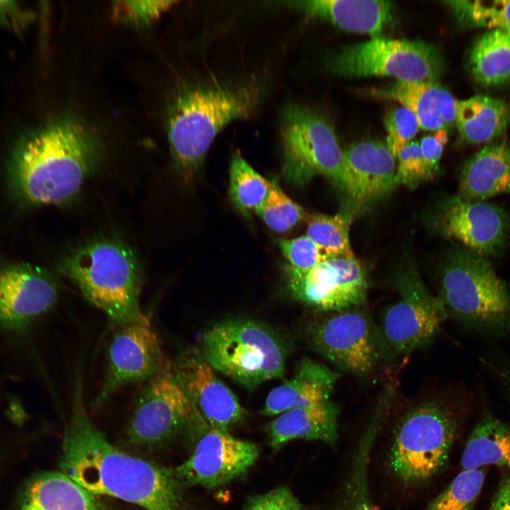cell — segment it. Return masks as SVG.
Masks as SVG:
<instances>
[{"mask_svg":"<svg viewBox=\"0 0 510 510\" xmlns=\"http://www.w3.org/2000/svg\"><path fill=\"white\" fill-rule=\"evenodd\" d=\"M80 375L63 444L62 472L90 492L113 497L145 510H183L174 470L130 455L91 422Z\"/></svg>","mask_w":510,"mask_h":510,"instance_id":"cell-1","label":"cell"},{"mask_svg":"<svg viewBox=\"0 0 510 510\" xmlns=\"http://www.w3.org/2000/svg\"><path fill=\"white\" fill-rule=\"evenodd\" d=\"M92 159L91 140L72 120L52 123L26 137L13 159L18 186L31 203H62L80 188Z\"/></svg>","mask_w":510,"mask_h":510,"instance_id":"cell-2","label":"cell"},{"mask_svg":"<svg viewBox=\"0 0 510 510\" xmlns=\"http://www.w3.org/2000/svg\"><path fill=\"white\" fill-rule=\"evenodd\" d=\"M258 101L255 86L217 81L178 95L169 114L168 138L184 181H190L198 173L218 133L230 123L249 117Z\"/></svg>","mask_w":510,"mask_h":510,"instance_id":"cell-3","label":"cell"},{"mask_svg":"<svg viewBox=\"0 0 510 510\" xmlns=\"http://www.w3.org/2000/svg\"><path fill=\"white\" fill-rule=\"evenodd\" d=\"M198 351L215 370L248 389L282 378L288 353L275 332L242 317L211 326L202 335Z\"/></svg>","mask_w":510,"mask_h":510,"instance_id":"cell-4","label":"cell"},{"mask_svg":"<svg viewBox=\"0 0 510 510\" xmlns=\"http://www.w3.org/2000/svg\"><path fill=\"white\" fill-rule=\"evenodd\" d=\"M63 268L85 298L118 326L142 314L136 261L122 244L101 240L87 244L69 256Z\"/></svg>","mask_w":510,"mask_h":510,"instance_id":"cell-5","label":"cell"},{"mask_svg":"<svg viewBox=\"0 0 510 510\" xmlns=\"http://www.w3.org/2000/svg\"><path fill=\"white\" fill-rule=\"evenodd\" d=\"M448 316L465 324L499 329L510 324V293L486 257L470 250L452 253L440 278Z\"/></svg>","mask_w":510,"mask_h":510,"instance_id":"cell-6","label":"cell"},{"mask_svg":"<svg viewBox=\"0 0 510 510\" xmlns=\"http://www.w3.org/2000/svg\"><path fill=\"white\" fill-rule=\"evenodd\" d=\"M457 433L450 408L439 400H429L407 411L393 434L389 461L404 482H424L445 466Z\"/></svg>","mask_w":510,"mask_h":510,"instance_id":"cell-7","label":"cell"},{"mask_svg":"<svg viewBox=\"0 0 510 510\" xmlns=\"http://www.w3.org/2000/svg\"><path fill=\"white\" fill-rule=\"evenodd\" d=\"M325 64L341 77L392 76L402 81H436L443 68L433 45L380 36L329 52Z\"/></svg>","mask_w":510,"mask_h":510,"instance_id":"cell-8","label":"cell"},{"mask_svg":"<svg viewBox=\"0 0 510 510\" xmlns=\"http://www.w3.org/2000/svg\"><path fill=\"white\" fill-rule=\"evenodd\" d=\"M280 133L288 181L303 186L319 174L339 186L343 150L324 118L307 107L290 104L283 113Z\"/></svg>","mask_w":510,"mask_h":510,"instance_id":"cell-9","label":"cell"},{"mask_svg":"<svg viewBox=\"0 0 510 510\" xmlns=\"http://www.w3.org/2000/svg\"><path fill=\"white\" fill-rule=\"evenodd\" d=\"M205 421L191 404L175 370L165 362L142 390L127 429L130 442L152 446L163 443L187 426Z\"/></svg>","mask_w":510,"mask_h":510,"instance_id":"cell-10","label":"cell"},{"mask_svg":"<svg viewBox=\"0 0 510 510\" xmlns=\"http://www.w3.org/2000/svg\"><path fill=\"white\" fill-rule=\"evenodd\" d=\"M317 351L339 369L365 376L375 370L387 345L368 313L359 307L334 312L311 329Z\"/></svg>","mask_w":510,"mask_h":510,"instance_id":"cell-11","label":"cell"},{"mask_svg":"<svg viewBox=\"0 0 510 510\" xmlns=\"http://www.w3.org/2000/svg\"><path fill=\"white\" fill-rule=\"evenodd\" d=\"M395 283L400 298L384 312L380 330L392 351L407 355L434 339L448 314L413 267L401 271Z\"/></svg>","mask_w":510,"mask_h":510,"instance_id":"cell-12","label":"cell"},{"mask_svg":"<svg viewBox=\"0 0 510 510\" xmlns=\"http://www.w3.org/2000/svg\"><path fill=\"white\" fill-rule=\"evenodd\" d=\"M118 327L109 343L107 372L93 408L103 404L125 385L149 380L166 362L147 314Z\"/></svg>","mask_w":510,"mask_h":510,"instance_id":"cell-13","label":"cell"},{"mask_svg":"<svg viewBox=\"0 0 510 510\" xmlns=\"http://www.w3.org/2000/svg\"><path fill=\"white\" fill-rule=\"evenodd\" d=\"M285 272L293 298L316 310L339 312L366 302L368 283L355 256L329 258L306 272L286 266Z\"/></svg>","mask_w":510,"mask_h":510,"instance_id":"cell-14","label":"cell"},{"mask_svg":"<svg viewBox=\"0 0 510 510\" xmlns=\"http://www.w3.org/2000/svg\"><path fill=\"white\" fill-rule=\"evenodd\" d=\"M259 455L256 443L208 427L191 455L174 472L181 487L216 488L244 474Z\"/></svg>","mask_w":510,"mask_h":510,"instance_id":"cell-15","label":"cell"},{"mask_svg":"<svg viewBox=\"0 0 510 510\" xmlns=\"http://www.w3.org/2000/svg\"><path fill=\"white\" fill-rule=\"evenodd\" d=\"M443 234L468 250L486 257L499 253L506 244L510 222L501 207L459 196L448 198L438 216Z\"/></svg>","mask_w":510,"mask_h":510,"instance_id":"cell-16","label":"cell"},{"mask_svg":"<svg viewBox=\"0 0 510 510\" xmlns=\"http://www.w3.org/2000/svg\"><path fill=\"white\" fill-rule=\"evenodd\" d=\"M174 368L191 404L210 429L229 432L244 418L245 410L235 395L198 349L183 353Z\"/></svg>","mask_w":510,"mask_h":510,"instance_id":"cell-17","label":"cell"},{"mask_svg":"<svg viewBox=\"0 0 510 510\" xmlns=\"http://www.w3.org/2000/svg\"><path fill=\"white\" fill-rule=\"evenodd\" d=\"M395 157L387 143L361 141L343 151L339 186L350 208H361L391 191L395 186Z\"/></svg>","mask_w":510,"mask_h":510,"instance_id":"cell-18","label":"cell"},{"mask_svg":"<svg viewBox=\"0 0 510 510\" xmlns=\"http://www.w3.org/2000/svg\"><path fill=\"white\" fill-rule=\"evenodd\" d=\"M54 280L40 269L29 266L0 270V323L18 329L49 310L56 302Z\"/></svg>","mask_w":510,"mask_h":510,"instance_id":"cell-19","label":"cell"},{"mask_svg":"<svg viewBox=\"0 0 510 510\" xmlns=\"http://www.w3.org/2000/svg\"><path fill=\"white\" fill-rule=\"evenodd\" d=\"M371 95L400 102L415 115L423 130L448 131L455 123L457 100L436 81H397L373 89Z\"/></svg>","mask_w":510,"mask_h":510,"instance_id":"cell-20","label":"cell"},{"mask_svg":"<svg viewBox=\"0 0 510 510\" xmlns=\"http://www.w3.org/2000/svg\"><path fill=\"white\" fill-rule=\"evenodd\" d=\"M339 374L321 363L305 358L290 379L269 392L261 413L272 416L296 407L329 402Z\"/></svg>","mask_w":510,"mask_h":510,"instance_id":"cell-21","label":"cell"},{"mask_svg":"<svg viewBox=\"0 0 510 510\" xmlns=\"http://www.w3.org/2000/svg\"><path fill=\"white\" fill-rule=\"evenodd\" d=\"M291 6L353 33L379 37L392 18L390 1L381 0H306Z\"/></svg>","mask_w":510,"mask_h":510,"instance_id":"cell-22","label":"cell"},{"mask_svg":"<svg viewBox=\"0 0 510 510\" xmlns=\"http://www.w3.org/2000/svg\"><path fill=\"white\" fill-rule=\"evenodd\" d=\"M459 196L484 201L510 193V143L484 145L464 164L460 176Z\"/></svg>","mask_w":510,"mask_h":510,"instance_id":"cell-23","label":"cell"},{"mask_svg":"<svg viewBox=\"0 0 510 510\" xmlns=\"http://www.w3.org/2000/svg\"><path fill=\"white\" fill-rule=\"evenodd\" d=\"M339 408L333 402L287 410L266 428L268 444L278 449L295 439L320 441L334 446L337 441Z\"/></svg>","mask_w":510,"mask_h":510,"instance_id":"cell-24","label":"cell"},{"mask_svg":"<svg viewBox=\"0 0 510 510\" xmlns=\"http://www.w3.org/2000/svg\"><path fill=\"white\" fill-rule=\"evenodd\" d=\"M96 496L63 472H47L30 482L20 510H106Z\"/></svg>","mask_w":510,"mask_h":510,"instance_id":"cell-25","label":"cell"},{"mask_svg":"<svg viewBox=\"0 0 510 510\" xmlns=\"http://www.w3.org/2000/svg\"><path fill=\"white\" fill-rule=\"evenodd\" d=\"M510 123V105L504 100L476 95L456 101L455 124L467 144L490 142L504 132Z\"/></svg>","mask_w":510,"mask_h":510,"instance_id":"cell-26","label":"cell"},{"mask_svg":"<svg viewBox=\"0 0 510 510\" xmlns=\"http://www.w3.org/2000/svg\"><path fill=\"white\" fill-rule=\"evenodd\" d=\"M460 465L463 470L495 465L510 472V429L496 419H482L468 438Z\"/></svg>","mask_w":510,"mask_h":510,"instance_id":"cell-27","label":"cell"},{"mask_svg":"<svg viewBox=\"0 0 510 510\" xmlns=\"http://www.w3.org/2000/svg\"><path fill=\"white\" fill-rule=\"evenodd\" d=\"M468 64L473 79L483 86H494L510 79V35L488 30L473 43Z\"/></svg>","mask_w":510,"mask_h":510,"instance_id":"cell-28","label":"cell"},{"mask_svg":"<svg viewBox=\"0 0 510 510\" xmlns=\"http://www.w3.org/2000/svg\"><path fill=\"white\" fill-rule=\"evenodd\" d=\"M271 182L259 174L239 153L230 168V194L237 208L245 215L255 210L266 198Z\"/></svg>","mask_w":510,"mask_h":510,"instance_id":"cell-29","label":"cell"},{"mask_svg":"<svg viewBox=\"0 0 510 510\" xmlns=\"http://www.w3.org/2000/svg\"><path fill=\"white\" fill-rule=\"evenodd\" d=\"M348 215H311L307 217V236L321 249L327 259L353 257L351 248Z\"/></svg>","mask_w":510,"mask_h":510,"instance_id":"cell-30","label":"cell"},{"mask_svg":"<svg viewBox=\"0 0 510 510\" xmlns=\"http://www.w3.org/2000/svg\"><path fill=\"white\" fill-rule=\"evenodd\" d=\"M459 21L510 35V0L447 1Z\"/></svg>","mask_w":510,"mask_h":510,"instance_id":"cell-31","label":"cell"},{"mask_svg":"<svg viewBox=\"0 0 510 510\" xmlns=\"http://www.w3.org/2000/svg\"><path fill=\"white\" fill-rule=\"evenodd\" d=\"M484 480L485 468L463 470L425 510H472Z\"/></svg>","mask_w":510,"mask_h":510,"instance_id":"cell-32","label":"cell"},{"mask_svg":"<svg viewBox=\"0 0 510 510\" xmlns=\"http://www.w3.org/2000/svg\"><path fill=\"white\" fill-rule=\"evenodd\" d=\"M254 212L271 230L278 233L290 230L306 217L304 209L286 196L276 181L271 182L266 198Z\"/></svg>","mask_w":510,"mask_h":510,"instance_id":"cell-33","label":"cell"},{"mask_svg":"<svg viewBox=\"0 0 510 510\" xmlns=\"http://www.w3.org/2000/svg\"><path fill=\"white\" fill-rule=\"evenodd\" d=\"M398 164L395 171V186L402 184L414 188L430 178L433 174L428 168L416 141L405 145L397 154Z\"/></svg>","mask_w":510,"mask_h":510,"instance_id":"cell-34","label":"cell"},{"mask_svg":"<svg viewBox=\"0 0 510 510\" xmlns=\"http://www.w3.org/2000/svg\"><path fill=\"white\" fill-rule=\"evenodd\" d=\"M385 126L387 132V145L395 158L399 152L412 142L419 129L415 115L402 106L387 114Z\"/></svg>","mask_w":510,"mask_h":510,"instance_id":"cell-35","label":"cell"},{"mask_svg":"<svg viewBox=\"0 0 510 510\" xmlns=\"http://www.w3.org/2000/svg\"><path fill=\"white\" fill-rule=\"evenodd\" d=\"M278 246L289 261L291 269L306 272L327 259L319 247L307 235L291 239H280Z\"/></svg>","mask_w":510,"mask_h":510,"instance_id":"cell-36","label":"cell"},{"mask_svg":"<svg viewBox=\"0 0 510 510\" xmlns=\"http://www.w3.org/2000/svg\"><path fill=\"white\" fill-rule=\"evenodd\" d=\"M177 1H120L114 3L113 17L122 21L147 24L158 18Z\"/></svg>","mask_w":510,"mask_h":510,"instance_id":"cell-37","label":"cell"},{"mask_svg":"<svg viewBox=\"0 0 510 510\" xmlns=\"http://www.w3.org/2000/svg\"><path fill=\"white\" fill-rule=\"evenodd\" d=\"M301 507L289 488L279 487L251 499L245 510H301Z\"/></svg>","mask_w":510,"mask_h":510,"instance_id":"cell-38","label":"cell"},{"mask_svg":"<svg viewBox=\"0 0 510 510\" xmlns=\"http://www.w3.org/2000/svg\"><path fill=\"white\" fill-rule=\"evenodd\" d=\"M447 142L448 131L438 130L424 136L419 142L423 158L432 174L437 169Z\"/></svg>","mask_w":510,"mask_h":510,"instance_id":"cell-39","label":"cell"},{"mask_svg":"<svg viewBox=\"0 0 510 510\" xmlns=\"http://www.w3.org/2000/svg\"><path fill=\"white\" fill-rule=\"evenodd\" d=\"M338 510H375L368 497L363 471H361L360 474L357 472L355 475L351 484L348 487L346 499Z\"/></svg>","mask_w":510,"mask_h":510,"instance_id":"cell-40","label":"cell"},{"mask_svg":"<svg viewBox=\"0 0 510 510\" xmlns=\"http://www.w3.org/2000/svg\"><path fill=\"white\" fill-rule=\"evenodd\" d=\"M490 510H510V472L502 477L491 503Z\"/></svg>","mask_w":510,"mask_h":510,"instance_id":"cell-41","label":"cell"}]
</instances>
